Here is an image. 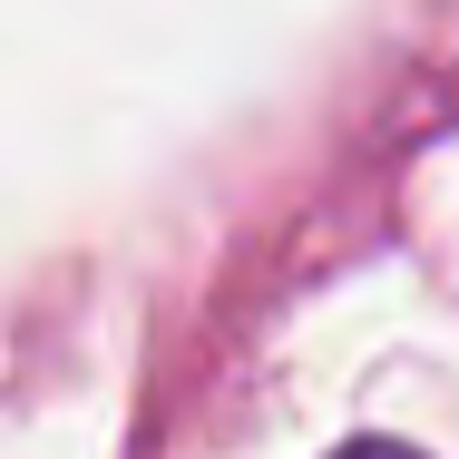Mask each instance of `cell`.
Instances as JSON below:
<instances>
[{
	"label": "cell",
	"instance_id": "1",
	"mask_svg": "<svg viewBox=\"0 0 459 459\" xmlns=\"http://www.w3.org/2000/svg\"><path fill=\"white\" fill-rule=\"evenodd\" d=\"M333 459H420V450H401V440H352V450H333Z\"/></svg>",
	"mask_w": 459,
	"mask_h": 459
}]
</instances>
